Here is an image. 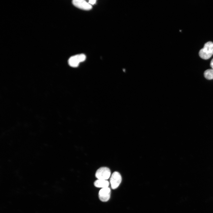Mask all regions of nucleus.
Instances as JSON below:
<instances>
[{
  "label": "nucleus",
  "mask_w": 213,
  "mask_h": 213,
  "mask_svg": "<svg viewBox=\"0 0 213 213\" xmlns=\"http://www.w3.org/2000/svg\"><path fill=\"white\" fill-rule=\"evenodd\" d=\"M199 54L203 59L210 58L213 54V43L210 41L206 43L204 47L200 50Z\"/></svg>",
  "instance_id": "obj_1"
},
{
  "label": "nucleus",
  "mask_w": 213,
  "mask_h": 213,
  "mask_svg": "<svg viewBox=\"0 0 213 213\" xmlns=\"http://www.w3.org/2000/svg\"><path fill=\"white\" fill-rule=\"evenodd\" d=\"M205 78L208 80L213 79V69H209L205 71L204 73Z\"/></svg>",
  "instance_id": "obj_8"
},
{
  "label": "nucleus",
  "mask_w": 213,
  "mask_h": 213,
  "mask_svg": "<svg viewBox=\"0 0 213 213\" xmlns=\"http://www.w3.org/2000/svg\"><path fill=\"white\" fill-rule=\"evenodd\" d=\"M94 184L96 187L102 188L108 187L109 182L106 180L98 179L94 182Z\"/></svg>",
  "instance_id": "obj_7"
},
{
  "label": "nucleus",
  "mask_w": 213,
  "mask_h": 213,
  "mask_svg": "<svg viewBox=\"0 0 213 213\" xmlns=\"http://www.w3.org/2000/svg\"><path fill=\"white\" fill-rule=\"evenodd\" d=\"M111 175L110 169L106 167L99 168L96 171L95 176L98 179L106 180L109 178Z\"/></svg>",
  "instance_id": "obj_3"
},
{
  "label": "nucleus",
  "mask_w": 213,
  "mask_h": 213,
  "mask_svg": "<svg viewBox=\"0 0 213 213\" xmlns=\"http://www.w3.org/2000/svg\"><path fill=\"white\" fill-rule=\"evenodd\" d=\"M95 0H90L89 1L88 3L91 5L94 4L96 3Z\"/></svg>",
  "instance_id": "obj_9"
},
{
  "label": "nucleus",
  "mask_w": 213,
  "mask_h": 213,
  "mask_svg": "<svg viewBox=\"0 0 213 213\" xmlns=\"http://www.w3.org/2000/svg\"><path fill=\"white\" fill-rule=\"evenodd\" d=\"M110 194L111 190L109 188H102L99 192V198L101 201L106 202L109 199Z\"/></svg>",
  "instance_id": "obj_6"
},
{
  "label": "nucleus",
  "mask_w": 213,
  "mask_h": 213,
  "mask_svg": "<svg viewBox=\"0 0 213 213\" xmlns=\"http://www.w3.org/2000/svg\"><path fill=\"white\" fill-rule=\"evenodd\" d=\"M122 181V177L117 172H114L112 175L110 179L111 187L112 189L117 188L120 185Z\"/></svg>",
  "instance_id": "obj_4"
},
{
  "label": "nucleus",
  "mask_w": 213,
  "mask_h": 213,
  "mask_svg": "<svg viewBox=\"0 0 213 213\" xmlns=\"http://www.w3.org/2000/svg\"><path fill=\"white\" fill-rule=\"evenodd\" d=\"M210 65L212 68L213 69V58L212 59L211 61Z\"/></svg>",
  "instance_id": "obj_10"
},
{
  "label": "nucleus",
  "mask_w": 213,
  "mask_h": 213,
  "mask_svg": "<svg viewBox=\"0 0 213 213\" xmlns=\"http://www.w3.org/2000/svg\"><path fill=\"white\" fill-rule=\"evenodd\" d=\"M72 3L75 7L84 10H89L92 8L91 5L84 0H73Z\"/></svg>",
  "instance_id": "obj_5"
},
{
  "label": "nucleus",
  "mask_w": 213,
  "mask_h": 213,
  "mask_svg": "<svg viewBox=\"0 0 213 213\" xmlns=\"http://www.w3.org/2000/svg\"><path fill=\"white\" fill-rule=\"evenodd\" d=\"M85 55L83 54L76 55L70 57L68 59L69 65L72 67H78L79 63L84 61L86 59Z\"/></svg>",
  "instance_id": "obj_2"
}]
</instances>
